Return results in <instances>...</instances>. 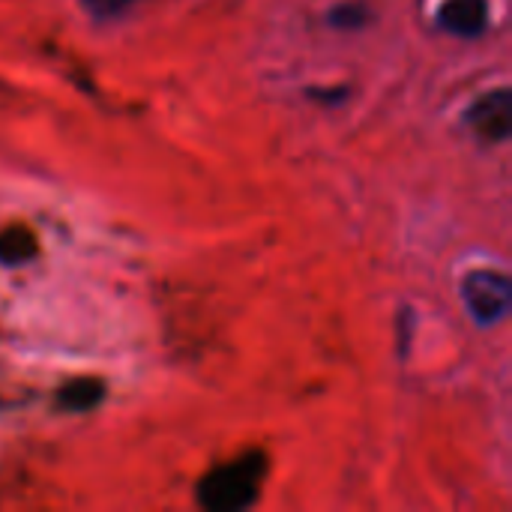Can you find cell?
Here are the masks:
<instances>
[{
    "mask_svg": "<svg viewBox=\"0 0 512 512\" xmlns=\"http://www.w3.org/2000/svg\"><path fill=\"white\" fill-rule=\"evenodd\" d=\"M270 474L264 450H249L225 465L207 471L195 486V501L207 512H240L255 507L261 486Z\"/></svg>",
    "mask_w": 512,
    "mask_h": 512,
    "instance_id": "obj_1",
    "label": "cell"
},
{
    "mask_svg": "<svg viewBox=\"0 0 512 512\" xmlns=\"http://www.w3.org/2000/svg\"><path fill=\"white\" fill-rule=\"evenodd\" d=\"M462 300L480 327L507 318L512 306V282L501 270H471L462 282Z\"/></svg>",
    "mask_w": 512,
    "mask_h": 512,
    "instance_id": "obj_2",
    "label": "cell"
},
{
    "mask_svg": "<svg viewBox=\"0 0 512 512\" xmlns=\"http://www.w3.org/2000/svg\"><path fill=\"white\" fill-rule=\"evenodd\" d=\"M465 123L471 126V132L489 144H501L507 141L512 132V99L507 87L489 90L483 93L465 114Z\"/></svg>",
    "mask_w": 512,
    "mask_h": 512,
    "instance_id": "obj_3",
    "label": "cell"
},
{
    "mask_svg": "<svg viewBox=\"0 0 512 512\" xmlns=\"http://www.w3.org/2000/svg\"><path fill=\"white\" fill-rule=\"evenodd\" d=\"M489 0H444L438 9V27L459 39H477L489 30Z\"/></svg>",
    "mask_w": 512,
    "mask_h": 512,
    "instance_id": "obj_4",
    "label": "cell"
},
{
    "mask_svg": "<svg viewBox=\"0 0 512 512\" xmlns=\"http://www.w3.org/2000/svg\"><path fill=\"white\" fill-rule=\"evenodd\" d=\"M102 399H105V384L99 378H72L57 390L54 405L63 414H87L96 411Z\"/></svg>",
    "mask_w": 512,
    "mask_h": 512,
    "instance_id": "obj_5",
    "label": "cell"
},
{
    "mask_svg": "<svg viewBox=\"0 0 512 512\" xmlns=\"http://www.w3.org/2000/svg\"><path fill=\"white\" fill-rule=\"evenodd\" d=\"M39 243L27 225H6L0 231V264L3 267H24L36 258Z\"/></svg>",
    "mask_w": 512,
    "mask_h": 512,
    "instance_id": "obj_6",
    "label": "cell"
},
{
    "mask_svg": "<svg viewBox=\"0 0 512 512\" xmlns=\"http://www.w3.org/2000/svg\"><path fill=\"white\" fill-rule=\"evenodd\" d=\"M327 21H330V27L345 30V33H351V30H363V27L372 21V9H369V3H363V0L336 3V6L330 9Z\"/></svg>",
    "mask_w": 512,
    "mask_h": 512,
    "instance_id": "obj_7",
    "label": "cell"
},
{
    "mask_svg": "<svg viewBox=\"0 0 512 512\" xmlns=\"http://www.w3.org/2000/svg\"><path fill=\"white\" fill-rule=\"evenodd\" d=\"M81 3V9L90 15V18H96V21H117V18H123V15H129L138 3H144V0H78Z\"/></svg>",
    "mask_w": 512,
    "mask_h": 512,
    "instance_id": "obj_8",
    "label": "cell"
},
{
    "mask_svg": "<svg viewBox=\"0 0 512 512\" xmlns=\"http://www.w3.org/2000/svg\"><path fill=\"white\" fill-rule=\"evenodd\" d=\"M348 96H351V87H345V84H336V87H309L306 90V99H312L315 105H324V108H339V105H345Z\"/></svg>",
    "mask_w": 512,
    "mask_h": 512,
    "instance_id": "obj_9",
    "label": "cell"
},
{
    "mask_svg": "<svg viewBox=\"0 0 512 512\" xmlns=\"http://www.w3.org/2000/svg\"><path fill=\"white\" fill-rule=\"evenodd\" d=\"M411 327H414V318H411V312H408V309H402V315H399V351H402V357L408 354Z\"/></svg>",
    "mask_w": 512,
    "mask_h": 512,
    "instance_id": "obj_10",
    "label": "cell"
}]
</instances>
